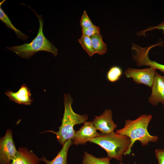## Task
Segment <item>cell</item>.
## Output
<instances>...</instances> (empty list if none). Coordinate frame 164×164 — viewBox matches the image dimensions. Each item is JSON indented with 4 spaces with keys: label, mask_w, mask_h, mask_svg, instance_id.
<instances>
[{
    "label": "cell",
    "mask_w": 164,
    "mask_h": 164,
    "mask_svg": "<svg viewBox=\"0 0 164 164\" xmlns=\"http://www.w3.org/2000/svg\"><path fill=\"white\" fill-rule=\"evenodd\" d=\"M80 25L81 29L88 28L94 25L87 15L86 11L83 12L80 21Z\"/></svg>",
    "instance_id": "19"
},
{
    "label": "cell",
    "mask_w": 164,
    "mask_h": 164,
    "mask_svg": "<svg viewBox=\"0 0 164 164\" xmlns=\"http://www.w3.org/2000/svg\"><path fill=\"white\" fill-rule=\"evenodd\" d=\"M40 161V158L32 151L20 147L10 164H39Z\"/></svg>",
    "instance_id": "11"
},
{
    "label": "cell",
    "mask_w": 164,
    "mask_h": 164,
    "mask_svg": "<svg viewBox=\"0 0 164 164\" xmlns=\"http://www.w3.org/2000/svg\"><path fill=\"white\" fill-rule=\"evenodd\" d=\"M99 133L98 136L91 139L89 142L102 147L107 152V156L111 159H114L122 162V156L128 151L130 144L129 138L114 132L108 134Z\"/></svg>",
    "instance_id": "4"
},
{
    "label": "cell",
    "mask_w": 164,
    "mask_h": 164,
    "mask_svg": "<svg viewBox=\"0 0 164 164\" xmlns=\"http://www.w3.org/2000/svg\"><path fill=\"white\" fill-rule=\"evenodd\" d=\"M17 152L13 141L12 131L8 129L0 139V164H10Z\"/></svg>",
    "instance_id": "6"
},
{
    "label": "cell",
    "mask_w": 164,
    "mask_h": 164,
    "mask_svg": "<svg viewBox=\"0 0 164 164\" xmlns=\"http://www.w3.org/2000/svg\"><path fill=\"white\" fill-rule=\"evenodd\" d=\"M123 74L122 69L120 67L114 66L110 68L106 74L107 80L111 82H115L120 79Z\"/></svg>",
    "instance_id": "16"
},
{
    "label": "cell",
    "mask_w": 164,
    "mask_h": 164,
    "mask_svg": "<svg viewBox=\"0 0 164 164\" xmlns=\"http://www.w3.org/2000/svg\"><path fill=\"white\" fill-rule=\"evenodd\" d=\"M151 88L149 102L153 106H156L159 103L164 106V76L156 72Z\"/></svg>",
    "instance_id": "9"
},
{
    "label": "cell",
    "mask_w": 164,
    "mask_h": 164,
    "mask_svg": "<svg viewBox=\"0 0 164 164\" xmlns=\"http://www.w3.org/2000/svg\"><path fill=\"white\" fill-rule=\"evenodd\" d=\"M111 159L108 156L98 158L87 152H85L82 164H110Z\"/></svg>",
    "instance_id": "15"
},
{
    "label": "cell",
    "mask_w": 164,
    "mask_h": 164,
    "mask_svg": "<svg viewBox=\"0 0 164 164\" xmlns=\"http://www.w3.org/2000/svg\"><path fill=\"white\" fill-rule=\"evenodd\" d=\"M73 144V141L69 139L65 142L60 151L52 160H49L44 156L40 158V161L46 164H67V155L69 149Z\"/></svg>",
    "instance_id": "12"
},
{
    "label": "cell",
    "mask_w": 164,
    "mask_h": 164,
    "mask_svg": "<svg viewBox=\"0 0 164 164\" xmlns=\"http://www.w3.org/2000/svg\"><path fill=\"white\" fill-rule=\"evenodd\" d=\"M81 29L82 34L90 37L93 35L100 34V27L95 25L88 28L82 29Z\"/></svg>",
    "instance_id": "20"
},
{
    "label": "cell",
    "mask_w": 164,
    "mask_h": 164,
    "mask_svg": "<svg viewBox=\"0 0 164 164\" xmlns=\"http://www.w3.org/2000/svg\"><path fill=\"white\" fill-rule=\"evenodd\" d=\"M141 63L142 66H146L158 70L164 73V64L159 63L156 61L150 59L148 55L144 56L142 58Z\"/></svg>",
    "instance_id": "18"
},
{
    "label": "cell",
    "mask_w": 164,
    "mask_h": 164,
    "mask_svg": "<svg viewBox=\"0 0 164 164\" xmlns=\"http://www.w3.org/2000/svg\"><path fill=\"white\" fill-rule=\"evenodd\" d=\"M118 164H124L122 162H121Z\"/></svg>",
    "instance_id": "23"
},
{
    "label": "cell",
    "mask_w": 164,
    "mask_h": 164,
    "mask_svg": "<svg viewBox=\"0 0 164 164\" xmlns=\"http://www.w3.org/2000/svg\"><path fill=\"white\" fill-rule=\"evenodd\" d=\"M31 9L37 16L39 22V26L37 36L29 43L6 47V48L23 58L29 59L36 53L40 51L51 53L56 57L57 54L58 49L44 34L42 15H38L33 10Z\"/></svg>",
    "instance_id": "3"
},
{
    "label": "cell",
    "mask_w": 164,
    "mask_h": 164,
    "mask_svg": "<svg viewBox=\"0 0 164 164\" xmlns=\"http://www.w3.org/2000/svg\"><path fill=\"white\" fill-rule=\"evenodd\" d=\"M155 156L159 164H164V149H157L155 150Z\"/></svg>",
    "instance_id": "22"
},
{
    "label": "cell",
    "mask_w": 164,
    "mask_h": 164,
    "mask_svg": "<svg viewBox=\"0 0 164 164\" xmlns=\"http://www.w3.org/2000/svg\"><path fill=\"white\" fill-rule=\"evenodd\" d=\"M91 37L93 48L95 53L104 55L107 52L106 44L103 41L102 36L101 34H96Z\"/></svg>",
    "instance_id": "14"
},
{
    "label": "cell",
    "mask_w": 164,
    "mask_h": 164,
    "mask_svg": "<svg viewBox=\"0 0 164 164\" xmlns=\"http://www.w3.org/2000/svg\"><path fill=\"white\" fill-rule=\"evenodd\" d=\"M92 121L96 130L103 134L111 133L117 126L112 120V111L109 109L105 110L100 116H95Z\"/></svg>",
    "instance_id": "7"
},
{
    "label": "cell",
    "mask_w": 164,
    "mask_h": 164,
    "mask_svg": "<svg viewBox=\"0 0 164 164\" xmlns=\"http://www.w3.org/2000/svg\"><path fill=\"white\" fill-rule=\"evenodd\" d=\"M152 118L151 115L142 114L134 120H126L124 127L116 131V133L126 135L130 139L129 148L124 155L130 154L132 147L137 141H139L142 146L146 145L150 142H155L157 141L158 137L150 135L147 130Z\"/></svg>",
    "instance_id": "1"
},
{
    "label": "cell",
    "mask_w": 164,
    "mask_h": 164,
    "mask_svg": "<svg viewBox=\"0 0 164 164\" xmlns=\"http://www.w3.org/2000/svg\"><path fill=\"white\" fill-rule=\"evenodd\" d=\"M78 41L90 56L95 53L93 48L91 37L82 34Z\"/></svg>",
    "instance_id": "17"
},
{
    "label": "cell",
    "mask_w": 164,
    "mask_h": 164,
    "mask_svg": "<svg viewBox=\"0 0 164 164\" xmlns=\"http://www.w3.org/2000/svg\"><path fill=\"white\" fill-rule=\"evenodd\" d=\"M5 0H4L0 3V20L4 23L6 27L13 30L17 36L21 39L26 40L28 38V36L22 33L20 30L17 29L12 24L8 15L2 9V5Z\"/></svg>",
    "instance_id": "13"
},
{
    "label": "cell",
    "mask_w": 164,
    "mask_h": 164,
    "mask_svg": "<svg viewBox=\"0 0 164 164\" xmlns=\"http://www.w3.org/2000/svg\"><path fill=\"white\" fill-rule=\"evenodd\" d=\"M164 108V106H163Z\"/></svg>",
    "instance_id": "24"
},
{
    "label": "cell",
    "mask_w": 164,
    "mask_h": 164,
    "mask_svg": "<svg viewBox=\"0 0 164 164\" xmlns=\"http://www.w3.org/2000/svg\"><path fill=\"white\" fill-rule=\"evenodd\" d=\"M155 29L161 30L162 31V33L164 34V20L160 23L155 26H151L146 28L143 30L140 31L138 33V35H145V32L146 31L152 30Z\"/></svg>",
    "instance_id": "21"
},
{
    "label": "cell",
    "mask_w": 164,
    "mask_h": 164,
    "mask_svg": "<svg viewBox=\"0 0 164 164\" xmlns=\"http://www.w3.org/2000/svg\"><path fill=\"white\" fill-rule=\"evenodd\" d=\"M156 70L150 67L142 69L129 67L125 70L124 73L127 78H132L136 84H144L151 88Z\"/></svg>",
    "instance_id": "5"
},
{
    "label": "cell",
    "mask_w": 164,
    "mask_h": 164,
    "mask_svg": "<svg viewBox=\"0 0 164 164\" xmlns=\"http://www.w3.org/2000/svg\"><path fill=\"white\" fill-rule=\"evenodd\" d=\"M5 94L10 100L19 104L30 105L33 101L29 89L25 84H23L16 92L8 90Z\"/></svg>",
    "instance_id": "10"
},
{
    "label": "cell",
    "mask_w": 164,
    "mask_h": 164,
    "mask_svg": "<svg viewBox=\"0 0 164 164\" xmlns=\"http://www.w3.org/2000/svg\"><path fill=\"white\" fill-rule=\"evenodd\" d=\"M63 101L65 109L62 124L59 128V131L57 132L53 131L45 132L56 134L57 141L62 145L69 139L73 140V139L76 132L73 129V126L76 125L84 123L88 119L87 114L80 115L73 111L71 107L73 101L70 94H64Z\"/></svg>",
    "instance_id": "2"
},
{
    "label": "cell",
    "mask_w": 164,
    "mask_h": 164,
    "mask_svg": "<svg viewBox=\"0 0 164 164\" xmlns=\"http://www.w3.org/2000/svg\"><path fill=\"white\" fill-rule=\"evenodd\" d=\"M96 130L92 121L85 122L79 130L76 132L73 140V144L76 145L85 144L91 139L98 136L99 133Z\"/></svg>",
    "instance_id": "8"
}]
</instances>
